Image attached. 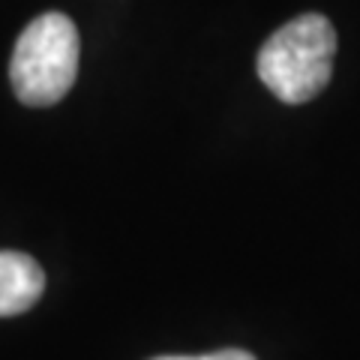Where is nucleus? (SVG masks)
I'll return each mask as SVG.
<instances>
[{"label":"nucleus","instance_id":"nucleus-4","mask_svg":"<svg viewBox=\"0 0 360 360\" xmlns=\"http://www.w3.org/2000/svg\"><path fill=\"white\" fill-rule=\"evenodd\" d=\"M195 360H255V354L243 352V348H222V352H213V354H198Z\"/></svg>","mask_w":360,"mask_h":360},{"label":"nucleus","instance_id":"nucleus-2","mask_svg":"<svg viewBox=\"0 0 360 360\" xmlns=\"http://www.w3.org/2000/svg\"><path fill=\"white\" fill-rule=\"evenodd\" d=\"M78 75V30L63 13H45L21 30L9 82L25 105H54L70 94Z\"/></svg>","mask_w":360,"mask_h":360},{"label":"nucleus","instance_id":"nucleus-5","mask_svg":"<svg viewBox=\"0 0 360 360\" xmlns=\"http://www.w3.org/2000/svg\"><path fill=\"white\" fill-rule=\"evenodd\" d=\"M153 360H195V357H189V354H165V357H153Z\"/></svg>","mask_w":360,"mask_h":360},{"label":"nucleus","instance_id":"nucleus-3","mask_svg":"<svg viewBox=\"0 0 360 360\" xmlns=\"http://www.w3.org/2000/svg\"><path fill=\"white\" fill-rule=\"evenodd\" d=\"M45 274L25 252H0V319L30 309L42 297Z\"/></svg>","mask_w":360,"mask_h":360},{"label":"nucleus","instance_id":"nucleus-1","mask_svg":"<svg viewBox=\"0 0 360 360\" xmlns=\"http://www.w3.org/2000/svg\"><path fill=\"white\" fill-rule=\"evenodd\" d=\"M336 58V30L324 15L291 18L258 51V78L288 105L309 103L330 82Z\"/></svg>","mask_w":360,"mask_h":360}]
</instances>
